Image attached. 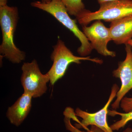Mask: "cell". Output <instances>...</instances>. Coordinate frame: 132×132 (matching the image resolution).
Here are the masks:
<instances>
[{"mask_svg": "<svg viewBox=\"0 0 132 132\" xmlns=\"http://www.w3.org/2000/svg\"><path fill=\"white\" fill-rule=\"evenodd\" d=\"M52 0H42V1L43 2H48L51 1Z\"/></svg>", "mask_w": 132, "mask_h": 132, "instance_id": "obj_19", "label": "cell"}, {"mask_svg": "<svg viewBox=\"0 0 132 132\" xmlns=\"http://www.w3.org/2000/svg\"><path fill=\"white\" fill-rule=\"evenodd\" d=\"M123 132H132V129L131 128H127Z\"/></svg>", "mask_w": 132, "mask_h": 132, "instance_id": "obj_17", "label": "cell"}, {"mask_svg": "<svg viewBox=\"0 0 132 132\" xmlns=\"http://www.w3.org/2000/svg\"><path fill=\"white\" fill-rule=\"evenodd\" d=\"M82 31L90 42L93 49L104 56L112 57L116 56L115 52L110 51L108 44L112 40L109 28H108L101 20L96 21L91 26H82Z\"/></svg>", "mask_w": 132, "mask_h": 132, "instance_id": "obj_7", "label": "cell"}, {"mask_svg": "<svg viewBox=\"0 0 132 132\" xmlns=\"http://www.w3.org/2000/svg\"><path fill=\"white\" fill-rule=\"evenodd\" d=\"M19 18L16 7L7 5L0 6V25L2 36L0 53L3 57L14 64L20 63L26 57V53L16 47L14 40Z\"/></svg>", "mask_w": 132, "mask_h": 132, "instance_id": "obj_1", "label": "cell"}, {"mask_svg": "<svg viewBox=\"0 0 132 132\" xmlns=\"http://www.w3.org/2000/svg\"><path fill=\"white\" fill-rule=\"evenodd\" d=\"M32 98L31 95L24 93L8 108L6 116L12 124L18 127L23 123L31 111Z\"/></svg>", "mask_w": 132, "mask_h": 132, "instance_id": "obj_9", "label": "cell"}, {"mask_svg": "<svg viewBox=\"0 0 132 132\" xmlns=\"http://www.w3.org/2000/svg\"><path fill=\"white\" fill-rule=\"evenodd\" d=\"M31 6L47 12L72 32L80 41L81 45L77 52L81 57H87L93 49L91 43L85 34L78 28L76 21L69 15L65 7L60 0H52L49 2H33Z\"/></svg>", "mask_w": 132, "mask_h": 132, "instance_id": "obj_2", "label": "cell"}, {"mask_svg": "<svg viewBox=\"0 0 132 132\" xmlns=\"http://www.w3.org/2000/svg\"><path fill=\"white\" fill-rule=\"evenodd\" d=\"M94 12L85 9L76 16L79 24L87 26L94 20L112 22L132 15V0H120L105 3Z\"/></svg>", "mask_w": 132, "mask_h": 132, "instance_id": "obj_3", "label": "cell"}, {"mask_svg": "<svg viewBox=\"0 0 132 132\" xmlns=\"http://www.w3.org/2000/svg\"><path fill=\"white\" fill-rule=\"evenodd\" d=\"M71 119L67 116H65L64 119L66 129L71 132H105L100 128L94 126H92L91 129L87 130V131H82L71 124Z\"/></svg>", "mask_w": 132, "mask_h": 132, "instance_id": "obj_13", "label": "cell"}, {"mask_svg": "<svg viewBox=\"0 0 132 132\" xmlns=\"http://www.w3.org/2000/svg\"><path fill=\"white\" fill-rule=\"evenodd\" d=\"M126 59L119 62L118 68L113 72L114 77L119 78L121 81V86L116 94V100L111 105L114 110L119 108L121 100L132 89V47L128 44L126 45Z\"/></svg>", "mask_w": 132, "mask_h": 132, "instance_id": "obj_8", "label": "cell"}, {"mask_svg": "<svg viewBox=\"0 0 132 132\" xmlns=\"http://www.w3.org/2000/svg\"><path fill=\"white\" fill-rule=\"evenodd\" d=\"M109 115L114 116L115 115L120 116L121 118L119 120L111 125L110 127L113 131H118L121 128L124 127L128 122L132 120V111L128 113L119 112L116 110H109Z\"/></svg>", "mask_w": 132, "mask_h": 132, "instance_id": "obj_12", "label": "cell"}, {"mask_svg": "<svg viewBox=\"0 0 132 132\" xmlns=\"http://www.w3.org/2000/svg\"><path fill=\"white\" fill-rule=\"evenodd\" d=\"M53 47V50L51 55L53 64L47 73L52 85L64 76L71 63L80 64L82 60L90 61L100 64L103 63L102 60L98 58L92 59L90 56L83 57L75 55L61 39L57 40L56 45Z\"/></svg>", "mask_w": 132, "mask_h": 132, "instance_id": "obj_4", "label": "cell"}, {"mask_svg": "<svg viewBox=\"0 0 132 132\" xmlns=\"http://www.w3.org/2000/svg\"><path fill=\"white\" fill-rule=\"evenodd\" d=\"M98 3L101 5L105 3L115 1H120V0H97Z\"/></svg>", "mask_w": 132, "mask_h": 132, "instance_id": "obj_15", "label": "cell"}, {"mask_svg": "<svg viewBox=\"0 0 132 132\" xmlns=\"http://www.w3.org/2000/svg\"><path fill=\"white\" fill-rule=\"evenodd\" d=\"M109 29L112 40L116 44H127L132 39V15L112 22Z\"/></svg>", "mask_w": 132, "mask_h": 132, "instance_id": "obj_10", "label": "cell"}, {"mask_svg": "<svg viewBox=\"0 0 132 132\" xmlns=\"http://www.w3.org/2000/svg\"><path fill=\"white\" fill-rule=\"evenodd\" d=\"M127 44H128V45H130V46L132 47V39L128 42Z\"/></svg>", "mask_w": 132, "mask_h": 132, "instance_id": "obj_18", "label": "cell"}, {"mask_svg": "<svg viewBox=\"0 0 132 132\" xmlns=\"http://www.w3.org/2000/svg\"><path fill=\"white\" fill-rule=\"evenodd\" d=\"M65 7L68 12L71 15L76 16L85 10L82 0H60Z\"/></svg>", "mask_w": 132, "mask_h": 132, "instance_id": "obj_11", "label": "cell"}, {"mask_svg": "<svg viewBox=\"0 0 132 132\" xmlns=\"http://www.w3.org/2000/svg\"><path fill=\"white\" fill-rule=\"evenodd\" d=\"M120 106L125 113L129 112L132 111V97H125L121 101Z\"/></svg>", "mask_w": 132, "mask_h": 132, "instance_id": "obj_14", "label": "cell"}, {"mask_svg": "<svg viewBox=\"0 0 132 132\" xmlns=\"http://www.w3.org/2000/svg\"><path fill=\"white\" fill-rule=\"evenodd\" d=\"M119 90V88L118 85L114 84L111 88V94L106 104L103 108L96 112L90 113L82 111L79 108H76L75 111L76 116L82 118V120L80 124H75L76 127L79 129L83 128L88 130L87 127L91 125L95 126L105 132H113L108 125L107 117L109 105L116 97Z\"/></svg>", "mask_w": 132, "mask_h": 132, "instance_id": "obj_6", "label": "cell"}, {"mask_svg": "<svg viewBox=\"0 0 132 132\" xmlns=\"http://www.w3.org/2000/svg\"><path fill=\"white\" fill-rule=\"evenodd\" d=\"M7 0H0V6L7 5Z\"/></svg>", "mask_w": 132, "mask_h": 132, "instance_id": "obj_16", "label": "cell"}, {"mask_svg": "<svg viewBox=\"0 0 132 132\" xmlns=\"http://www.w3.org/2000/svg\"><path fill=\"white\" fill-rule=\"evenodd\" d=\"M22 71L21 81L24 93L31 95L32 98L40 97L47 90V84L50 79L47 73L41 72L38 62L35 60L31 62H26L22 66Z\"/></svg>", "mask_w": 132, "mask_h": 132, "instance_id": "obj_5", "label": "cell"}]
</instances>
